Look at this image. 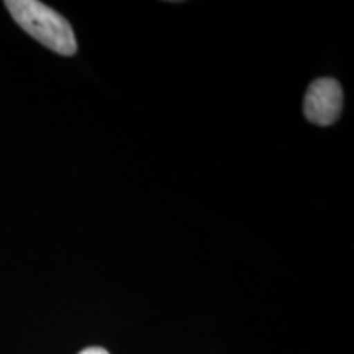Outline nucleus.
<instances>
[{"label":"nucleus","mask_w":354,"mask_h":354,"mask_svg":"<svg viewBox=\"0 0 354 354\" xmlns=\"http://www.w3.org/2000/svg\"><path fill=\"white\" fill-rule=\"evenodd\" d=\"M6 7L17 25L43 46L63 56H73L77 51L73 26L51 7L37 0H7Z\"/></svg>","instance_id":"obj_1"},{"label":"nucleus","mask_w":354,"mask_h":354,"mask_svg":"<svg viewBox=\"0 0 354 354\" xmlns=\"http://www.w3.org/2000/svg\"><path fill=\"white\" fill-rule=\"evenodd\" d=\"M343 109V91L338 81L330 77L310 84L304 100V115L308 122L328 127L338 120Z\"/></svg>","instance_id":"obj_2"},{"label":"nucleus","mask_w":354,"mask_h":354,"mask_svg":"<svg viewBox=\"0 0 354 354\" xmlns=\"http://www.w3.org/2000/svg\"><path fill=\"white\" fill-rule=\"evenodd\" d=\"M79 354H109V351H107V349H104V348L92 346V348H86V349H82V351L79 353Z\"/></svg>","instance_id":"obj_3"}]
</instances>
